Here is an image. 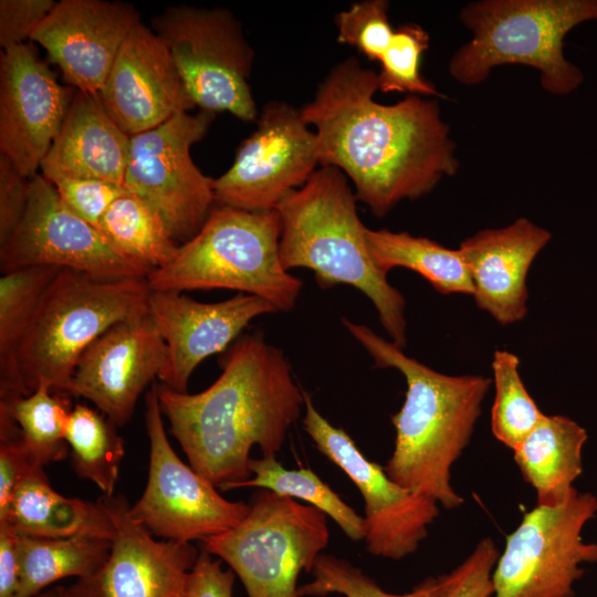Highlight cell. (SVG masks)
Returning a JSON list of instances; mask_svg holds the SVG:
<instances>
[{
    "label": "cell",
    "mask_w": 597,
    "mask_h": 597,
    "mask_svg": "<svg viewBox=\"0 0 597 597\" xmlns=\"http://www.w3.org/2000/svg\"><path fill=\"white\" fill-rule=\"evenodd\" d=\"M365 239L377 268L388 273L405 268L420 274L441 294H473L469 269L459 250L408 232L365 228Z\"/></svg>",
    "instance_id": "obj_28"
},
{
    "label": "cell",
    "mask_w": 597,
    "mask_h": 597,
    "mask_svg": "<svg viewBox=\"0 0 597 597\" xmlns=\"http://www.w3.org/2000/svg\"><path fill=\"white\" fill-rule=\"evenodd\" d=\"M40 468L31 462L20 437L0 438V520L7 515L19 483Z\"/></svg>",
    "instance_id": "obj_42"
},
{
    "label": "cell",
    "mask_w": 597,
    "mask_h": 597,
    "mask_svg": "<svg viewBox=\"0 0 597 597\" xmlns=\"http://www.w3.org/2000/svg\"><path fill=\"white\" fill-rule=\"evenodd\" d=\"M320 165L318 140L301 109L269 102L239 145L231 167L213 179L214 203L245 211L275 210Z\"/></svg>",
    "instance_id": "obj_13"
},
{
    "label": "cell",
    "mask_w": 597,
    "mask_h": 597,
    "mask_svg": "<svg viewBox=\"0 0 597 597\" xmlns=\"http://www.w3.org/2000/svg\"><path fill=\"white\" fill-rule=\"evenodd\" d=\"M55 266H29L0 277V400L29 395L19 352L38 306L57 273Z\"/></svg>",
    "instance_id": "obj_27"
},
{
    "label": "cell",
    "mask_w": 597,
    "mask_h": 597,
    "mask_svg": "<svg viewBox=\"0 0 597 597\" xmlns=\"http://www.w3.org/2000/svg\"><path fill=\"white\" fill-rule=\"evenodd\" d=\"M281 228L276 210L214 206L200 231L147 282L151 291L234 290L265 300L276 312L291 311L302 281L281 264Z\"/></svg>",
    "instance_id": "obj_6"
},
{
    "label": "cell",
    "mask_w": 597,
    "mask_h": 597,
    "mask_svg": "<svg viewBox=\"0 0 597 597\" xmlns=\"http://www.w3.org/2000/svg\"><path fill=\"white\" fill-rule=\"evenodd\" d=\"M181 597H184V596H181Z\"/></svg>",
    "instance_id": "obj_45"
},
{
    "label": "cell",
    "mask_w": 597,
    "mask_h": 597,
    "mask_svg": "<svg viewBox=\"0 0 597 597\" xmlns=\"http://www.w3.org/2000/svg\"><path fill=\"white\" fill-rule=\"evenodd\" d=\"M145 406L149 468L144 492L129 506L133 520L161 540L187 543L238 525L250 505L226 500L217 486L180 460L167 438L154 384Z\"/></svg>",
    "instance_id": "obj_12"
},
{
    "label": "cell",
    "mask_w": 597,
    "mask_h": 597,
    "mask_svg": "<svg viewBox=\"0 0 597 597\" xmlns=\"http://www.w3.org/2000/svg\"><path fill=\"white\" fill-rule=\"evenodd\" d=\"M189 96L200 111L228 112L244 122L259 116L249 77L254 51L241 24L222 8L169 6L151 19Z\"/></svg>",
    "instance_id": "obj_9"
},
{
    "label": "cell",
    "mask_w": 597,
    "mask_h": 597,
    "mask_svg": "<svg viewBox=\"0 0 597 597\" xmlns=\"http://www.w3.org/2000/svg\"><path fill=\"white\" fill-rule=\"evenodd\" d=\"M31 597H67L66 588L62 586H55L50 589H44Z\"/></svg>",
    "instance_id": "obj_44"
},
{
    "label": "cell",
    "mask_w": 597,
    "mask_h": 597,
    "mask_svg": "<svg viewBox=\"0 0 597 597\" xmlns=\"http://www.w3.org/2000/svg\"><path fill=\"white\" fill-rule=\"evenodd\" d=\"M150 292L147 279L104 280L62 269L20 347L19 367L28 394L46 384L67 395L82 354L117 323L147 315Z\"/></svg>",
    "instance_id": "obj_7"
},
{
    "label": "cell",
    "mask_w": 597,
    "mask_h": 597,
    "mask_svg": "<svg viewBox=\"0 0 597 597\" xmlns=\"http://www.w3.org/2000/svg\"><path fill=\"white\" fill-rule=\"evenodd\" d=\"M100 97L129 136L196 107L167 45L142 22L123 43Z\"/></svg>",
    "instance_id": "obj_21"
},
{
    "label": "cell",
    "mask_w": 597,
    "mask_h": 597,
    "mask_svg": "<svg viewBox=\"0 0 597 597\" xmlns=\"http://www.w3.org/2000/svg\"><path fill=\"white\" fill-rule=\"evenodd\" d=\"M116 425L104 413L76 404L69 413L65 439L74 472L93 482L105 495H114L125 454Z\"/></svg>",
    "instance_id": "obj_31"
},
{
    "label": "cell",
    "mask_w": 597,
    "mask_h": 597,
    "mask_svg": "<svg viewBox=\"0 0 597 597\" xmlns=\"http://www.w3.org/2000/svg\"><path fill=\"white\" fill-rule=\"evenodd\" d=\"M234 527L205 538L202 549L226 562L248 597H302L297 579L327 546L326 514L261 489Z\"/></svg>",
    "instance_id": "obj_8"
},
{
    "label": "cell",
    "mask_w": 597,
    "mask_h": 597,
    "mask_svg": "<svg viewBox=\"0 0 597 597\" xmlns=\"http://www.w3.org/2000/svg\"><path fill=\"white\" fill-rule=\"evenodd\" d=\"M19 575V533L0 523V597H17Z\"/></svg>",
    "instance_id": "obj_43"
},
{
    "label": "cell",
    "mask_w": 597,
    "mask_h": 597,
    "mask_svg": "<svg viewBox=\"0 0 597 597\" xmlns=\"http://www.w3.org/2000/svg\"><path fill=\"white\" fill-rule=\"evenodd\" d=\"M30 179L0 154V244L20 222L29 197Z\"/></svg>",
    "instance_id": "obj_40"
},
{
    "label": "cell",
    "mask_w": 597,
    "mask_h": 597,
    "mask_svg": "<svg viewBox=\"0 0 597 597\" xmlns=\"http://www.w3.org/2000/svg\"><path fill=\"white\" fill-rule=\"evenodd\" d=\"M597 496L576 488L562 504L536 505L506 537L492 573L494 597H575L583 565L597 563V543L583 538Z\"/></svg>",
    "instance_id": "obj_10"
},
{
    "label": "cell",
    "mask_w": 597,
    "mask_h": 597,
    "mask_svg": "<svg viewBox=\"0 0 597 597\" xmlns=\"http://www.w3.org/2000/svg\"><path fill=\"white\" fill-rule=\"evenodd\" d=\"M71 410L67 395L40 384L27 396L0 400V431L18 427L31 462L43 468L69 454L65 427Z\"/></svg>",
    "instance_id": "obj_29"
},
{
    "label": "cell",
    "mask_w": 597,
    "mask_h": 597,
    "mask_svg": "<svg viewBox=\"0 0 597 597\" xmlns=\"http://www.w3.org/2000/svg\"><path fill=\"white\" fill-rule=\"evenodd\" d=\"M429 40L428 32L417 23H405L395 29L392 40L379 61L378 91L444 97L420 72Z\"/></svg>",
    "instance_id": "obj_35"
},
{
    "label": "cell",
    "mask_w": 597,
    "mask_h": 597,
    "mask_svg": "<svg viewBox=\"0 0 597 597\" xmlns=\"http://www.w3.org/2000/svg\"><path fill=\"white\" fill-rule=\"evenodd\" d=\"M377 91V73L350 56L329 71L301 113L315 127L320 165L343 171L357 201L383 218L455 175L459 160L438 101L408 95L384 105L374 100Z\"/></svg>",
    "instance_id": "obj_1"
},
{
    "label": "cell",
    "mask_w": 597,
    "mask_h": 597,
    "mask_svg": "<svg viewBox=\"0 0 597 597\" xmlns=\"http://www.w3.org/2000/svg\"><path fill=\"white\" fill-rule=\"evenodd\" d=\"M499 549L491 537L482 538L473 552L452 572L440 597H492V573Z\"/></svg>",
    "instance_id": "obj_38"
},
{
    "label": "cell",
    "mask_w": 597,
    "mask_h": 597,
    "mask_svg": "<svg viewBox=\"0 0 597 597\" xmlns=\"http://www.w3.org/2000/svg\"><path fill=\"white\" fill-rule=\"evenodd\" d=\"M274 312L265 300L243 293L202 303L177 291H151L148 314L168 350L159 383L187 392L190 376L203 359L224 350L253 318Z\"/></svg>",
    "instance_id": "obj_20"
},
{
    "label": "cell",
    "mask_w": 597,
    "mask_h": 597,
    "mask_svg": "<svg viewBox=\"0 0 597 597\" xmlns=\"http://www.w3.org/2000/svg\"><path fill=\"white\" fill-rule=\"evenodd\" d=\"M586 430L562 415H545L513 450L514 460L537 498V505L556 506L574 491L583 473Z\"/></svg>",
    "instance_id": "obj_25"
},
{
    "label": "cell",
    "mask_w": 597,
    "mask_h": 597,
    "mask_svg": "<svg viewBox=\"0 0 597 597\" xmlns=\"http://www.w3.org/2000/svg\"><path fill=\"white\" fill-rule=\"evenodd\" d=\"M98 500L115 528L112 549L100 573L77 579L67 597H181L199 551L191 543L153 538L133 520L123 495Z\"/></svg>",
    "instance_id": "obj_17"
},
{
    "label": "cell",
    "mask_w": 597,
    "mask_h": 597,
    "mask_svg": "<svg viewBox=\"0 0 597 597\" xmlns=\"http://www.w3.org/2000/svg\"><path fill=\"white\" fill-rule=\"evenodd\" d=\"M75 91L60 84L34 46L0 55V150L19 171L38 175L67 115Z\"/></svg>",
    "instance_id": "obj_16"
},
{
    "label": "cell",
    "mask_w": 597,
    "mask_h": 597,
    "mask_svg": "<svg viewBox=\"0 0 597 597\" xmlns=\"http://www.w3.org/2000/svg\"><path fill=\"white\" fill-rule=\"evenodd\" d=\"M112 541L87 535L51 538L19 534L17 597H31L62 578L95 576L109 556Z\"/></svg>",
    "instance_id": "obj_26"
},
{
    "label": "cell",
    "mask_w": 597,
    "mask_h": 597,
    "mask_svg": "<svg viewBox=\"0 0 597 597\" xmlns=\"http://www.w3.org/2000/svg\"><path fill=\"white\" fill-rule=\"evenodd\" d=\"M51 184L71 211L97 229L111 205L128 192L124 185L92 178H59Z\"/></svg>",
    "instance_id": "obj_37"
},
{
    "label": "cell",
    "mask_w": 597,
    "mask_h": 597,
    "mask_svg": "<svg viewBox=\"0 0 597 597\" xmlns=\"http://www.w3.org/2000/svg\"><path fill=\"white\" fill-rule=\"evenodd\" d=\"M389 2L366 0L352 4L336 17L337 41L356 48L369 61H380L395 30L388 15Z\"/></svg>",
    "instance_id": "obj_36"
},
{
    "label": "cell",
    "mask_w": 597,
    "mask_h": 597,
    "mask_svg": "<svg viewBox=\"0 0 597 597\" xmlns=\"http://www.w3.org/2000/svg\"><path fill=\"white\" fill-rule=\"evenodd\" d=\"M234 576L232 569H222L221 561L202 549L188 574L182 596L233 597Z\"/></svg>",
    "instance_id": "obj_41"
},
{
    "label": "cell",
    "mask_w": 597,
    "mask_h": 597,
    "mask_svg": "<svg viewBox=\"0 0 597 597\" xmlns=\"http://www.w3.org/2000/svg\"><path fill=\"white\" fill-rule=\"evenodd\" d=\"M460 20L472 39L448 65L463 85L485 81L492 69L522 64L540 71L542 87L567 95L584 81L564 55V39L576 25L597 20V0H482L461 9Z\"/></svg>",
    "instance_id": "obj_5"
},
{
    "label": "cell",
    "mask_w": 597,
    "mask_h": 597,
    "mask_svg": "<svg viewBox=\"0 0 597 597\" xmlns=\"http://www.w3.org/2000/svg\"><path fill=\"white\" fill-rule=\"evenodd\" d=\"M154 385L189 465L220 490L251 478L253 446L275 457L304 406L283 352L261 335L232 345L219 378L200 392Z\"/></svg>",
    "instance_id": "obj_2"
},
{
    "label": "cell",
    "mask_w": 597,
    "mask_h": 597,
    "mask_svg": "<svg viewBox=\"0 0 597 597\" xmlns=\"http://www.w3.org/2000/svg\"><path fill=\"white\" fill-rule=\"evenodd\" d=\"M313 579L302 585V597L341 594L346 597H440L447 585V574L428 577L411 591L391 594L349 562L329 554H320L312 569Z\"/></svg>",
    "instance_id": "obj_34"
},
{
    "label": "cell",
    "mask_w": 597,
    "mask_h": 597,
    "mask_svg": "<svg viewBox=\"0 0 597 597\" xmlns=\"http://www.w3.org/2000/svg\"><path fill=\"white\" fill-rule=\"evenodd\" d=\"M304 406V431L363 495L367 551L389 559L415 553L438 517L439 504L392 481L384 467L363 454L343 428L334 427L318 412L305 391Z\"/></svg>",
    "instance_id": "obj_15"
},
{
    "label": "cell",
    "mask_w": 597,
    "mask_h": 597,
    "mask_svg": "<svg viewBox=\"0 0 597 597\" xmlns=\"http://www.w3.org/2000/svg\"><path fill=\"white\" fill-rule=\"evenodd\" d=\"M356 201L343 171L334 166L317 169L275 209L282 226L281 264L286 271L311 270L321 289L347 284L363 292L391 342L404 349L406 302L369 254Z\"/></svg>",
    "instance_id": "obj_4"
},
{
    "label": "cell",
    "mask_w": 597,
    "mask_h": 597,
    "mask_svg": "<svg viewBox=\"0 0 597 597\" xmlns=\"http://www.w3.org/2000/svg\"><path fill=\"white\" fill-rule=\"evenodd\" d=\"M100 230L123 254L151 271L169 263L180 247L160 212L129 191L111 205Z\"/></svg>",
    "instance_id": "obj_30"
},
{
    "label": "cell",
    "mask_w": 597,
    "mask_h": 597,
    "mask_svg": "<svg viewBox=\"0 0 597 597\" xmlns=\"http://www.w3.org/2000/svg\"><path fill=\"white\" fill-rule=\"evenodd\" d=\"M344 326L379 368L405 378V401L391 415L394 451L384 467L399 485L444 509L463 504L451 483V469L468 447L492 380L482 375L451 376L407 356L402 348L366 325L343 318Z\"/></svg>",
    "instance_id": "obj_3"
},
{
    "label": "cell",
    "mask_w": 597,
    "mask_h": 597,
    "mask_svg": "<svg viewBox=\"0 0 597 597\" xmlns=\"http://www.w3.org/2000/svg\"><path fill=\"white\" fill-rule=\"evenodd\" d=\"M53 0H1L0 45L2 50L23 44L55 6Z\"/></svg>",
    "instance_id": "obj_39"
},
{
    "label": "cell",
    "mask_w": 597,
    "mask_h": 597,
    "mask_svg": "<svg viewBox=\"0 0 597 597\" xmlns=\"http://www.w3.org/2000/svg\"><path fill=\"white\" fill-rule=\"evenodd\" d=\"M29 266L69 269L104 280L147 279L151 272L71 211L40 174L30 179L20 222L0 244L2 274Z\"/></svg>",
    "instance_id": "obj_14"
},
{
    "label": "cell",
    "mask_w": 597,
    "mask_h": 597,
    "mask_svg": "<svg viewBox=\"0 0 597 597\" xmlns=\"http://www.w3.org/2000/svg\"><path fill=\"white\" fill-rule=\"evenodd\" d=\"M167 360V345L149 314L117 323L82 354L67 395L84 397L117 427L124 426Z\"/></svg>",
    "instance_id": "obj_18"
},
{
    "label": "cell",
    "mask_w": 597,
    "mask_h": 597,
    "mask_svg": "<svg viewBox=\"0 0 597 597\" xmlns=\"http://www.w3.org/2000/svg\"><path fill=\"white\" fill-rule=\"evenodd\" d=\"M249 468L253 476L229 484L222 491L260 488L282 496L300 499L329 516L352 541L364 540V517L311 469H286L275 457L251 459Z\"/></svg>",
    "instance_id": "obj_32"
},
{
    "label": "cell",
    "mask_w": 597,
    "mask_h": 597,
    "mask_svg": "<svg viewBox=\"0 0 597 597\" xmlns=\"http://www.w3.org/2000/svg\"><path fill=\"white\" fill-rule=\"evenodd\" d=\"M130 136L113 119L100 94L75 91L62 128L41 164L50 182L92 178L124 184Z\"/></svg>",
    "instance_id": "obj_23"
},
{
    "label": "cell",
    "mask_w": 597,
    "mask_h": 597,
    "mask_svg": "<svg viewBox=\"0 0 597 597\" xmlns=\"http://www.w3.org/2000/svg\"><path fill=\"white\" fill-rule=\"evenodd\" d=\"M140 23L128 3L62 0L30 40L39 43L75 91L100 94L116 56Z\"/></svg>",
    "instance_id": "obj_19"
},
{
    "label": "cell",
    "mask_w": 597,
    "mask_h": 597,
    "mask_svg": "<svg viewBox=\"0 0 597 597\" xmlns=\"http://www.w3.org/2000/svg\"><path fill=\"white\" fill-rule=\"evenodd\" d=\"M17 533L39 537H71L78 535L113 540L115 528L103 505L77 498H66L50 484L43 468L27 475L15 489L7 515Z\"/></svg>",
    "instance_id": "obj_24"
},
{
    "label": "cell",
    "mask_w": 597,
    "mask_h": 597,
    "mask_svg": "<svg viewBox=\"0 0 597 597\" xmlns=\"http://www.w3.org/2000/svg\"><path fill=\"white\" fill-rule=\"evenodd\" d=\"M520 359L509 350H495L492 360L495 396L491 410L493 436L514 450L541 422L543 413L527 392L519 373Z\"/></svg>",
    "instance_id": "obj_33"
},
{
    "label": "cell",
    "mask_w": 597,
    "mask_h": 597,
    "mask_svg": "<svg viewBox=\"0 0 597 597\" xmlns=\"http://www.w3.org/2000/svg\"><path fill=\"white\" fill-rule=\"evenodd\" d=\"M551 238L548 230L522 217L464 239L458 250L469 269L476 306L504 326L522 321L527 314V273Z\"/></svg>",
    "instance_id": "obj_22"
},
{
    "label": "cell",
    "mask_w": 597,
    "mask_h": 597,
    "mask_svg": "<svg viewBox=\"0 0 597 597\" xmlns=\"http://www.w3.org/2000/svg\"><path fill=\"white\" fill-rule=\"evenodd\" d=\"M213 118L205 111L185 112L130 136L123 185L160 212L181 244L200 231L214 205L213 178L203 175L190 155Z\"/></svg>",
    "instance_id": "obj_11"
}]
</instances>
